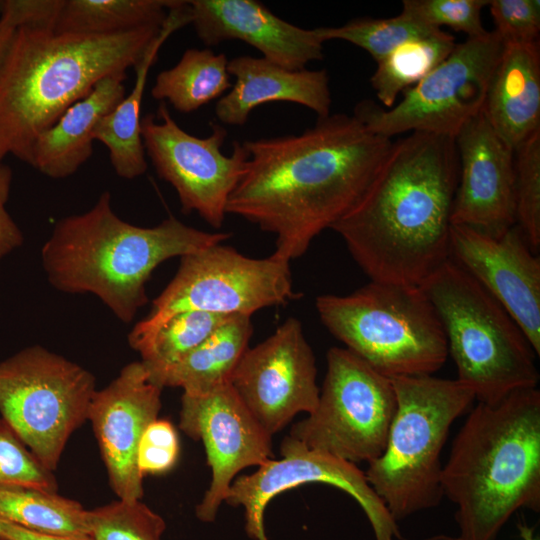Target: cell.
Segmentation results:
<instances>
[{
  "mask_svg": "<svg viewBox=\"0 0 540 540\" xmlns=\"http://www.w3.org/2000/svg\"><path fill=\"white\" fill-rule=\"evenodd\" d=\"M392 142L344 113L298 135L245 140L249 158L227 214L272 233L273 254L290 262L356 204Z\"/></svg>",
  "mask_w": 540,
  "mask_h": 540,
  "instance_id": "obj_1",
  "label": "cell"
},
{
  "mask_svg": "<svg viewBox=\"0 0 540 540\" xmlns=\"http://www.w3.org/2000/svg\"><path fill=\"white\" fill-rule=\"evenodd\" d=\"M458 177L455 138L411 132L392 142L363 195L330 229L371 281L421 286L450 258Z\"/></svg>",
  "mask_w": 540,
  "mask_h": 540,
  "instance_id": "obj_2",
  "label": "cell"
},
{
  "mask_svg": "<svg viewBox=\"0 0 540 540\" xmlns=\"http://www.w3.org/2000/svg\"><path fill=\"white\" fill-rule=\"evenodd\" d=\"M161 27L109 35L18 28L0 66V162L13 155L31 165L38 136L100 80L134 68Z\"/></svg>",
  "mask_w": 540,
  "mask_h": 540,
  "instance_id": "obj_3",
  "label": "cell"
},
{
  "mask_svg": "<svg viewBox=\"0 0 540 540\" xmlns=\"http://www.w3.org/2000/svg\"><path fill=\"white\" fill-rule=\"evenodd\" d=\"M460 540H496L520 509L540 511V391L478 402L455 436L441 476Z\"/></svg>",
  "mask_w": 540,
  "mask_h": 540,
  "instance_id": "obj_4",
  "label": "cell"
},
{
  "mask_svg": "<svg viewBox=\"0 0 540 540\" xmlns=\"http://www.w3.org/2000/svg\"><path fill=\"white\" fill-rule=\"evenodd\" d=\"M229 233L206 232L169 216L153 227L121 219L103 192L86 212L60 219L41 249L47 280L58 291L90 293L124 323L148 302L146 283L161 263L223 243Z\"/></svg>",
  "mask_w": 540,
  "mask_h": 540,
  "instance_id": "obj_5",
  "label": "cell"
},
{
  "mask_svg": "<svg viewBox=\"0 0 540 540\" xmlns=\"http://www.w3.org/2000/svg\"><path fill=\"white\" fill-rule=\"evenodd\" d=\"M444 329L457 380L478 402L493 404L537 388L536 353L505 308L449 258L420 286Z\"/></svg>",
  "mask_w": 540,
  "mask_h": 540,
  "instance_id": "obj_6",
  "label": "cell"
},
{
  "mask_svg": "<svg viewBox=\"0 0 540 540\" xmlns=\"http://www.w3.org/2000/svg\"><path fill=\"white\" fill-rule=\"evenodd\" d=\"M397 408L382 454L366 479L398 522L443 499L442 451L451 426L471 409L473 391L457 379L433 375L390 378Z\"/></svg>",
  "mask_w": 540,
  "mask_h": 540,
  "instance_id": "obj_7",
  "label": "cell"
},
{
  "mask_svg": "<svg viewBox=\"0 0 540 540\" xmlns=\"http://www.w3.org/2000/svg\"><path fill=\"white\" fill-rule=\"evenodd\" d=\"M319 318L352 353L388 378L433 375L449 353L441 320L420 286L371 281L316 298Z\"/></svg>",
  "mask_w": 540,
  "mask_h": 540,
  "instance_id": "obj_8",
  "label": "cell"
},
{
  "mask_svg": "<svg viewBox=\"0 0 540 540\" xmlns=\"http://www.w3.org/2000/svg\"><path fill=\"white\" fill-rule=\"evenodd\" d=\"M173 279L153 300L149 314L128 336L144 350L173 316L191 310L221 315H248L296 298L289 261L274 254L250 258L223 243L180 258Z\"/></svg>",
  "mask_w": 540,
  "mask_h": 540,
  "instance_id": "obj_9",
  "label": "cell"
},
{
  "mask_svg": "<svg viewBox=\"0 0 540 540\" xmlns=\"http://www.w3.org/2000/svg\"><path fill=\"white\" fill-rule=\"evenodd\" d=\"M96 390L90 371L40 345L0 362L1 417L52 472Z\"/></svg>",
  "mask_w": 540,
  "mask_h": 540,
  "instance_id": "obj_10",
  "label": "cell"
},
{
  "mask_svg": "<svg viewBox=\"0 0 540 540\" xmlns=\"http://www.w3.org/2000/svg\"><path fill=\"white\" fill-rule=\"evenodd\" d=\"M326 360L317 406L289 436L350 463H369L382 454L396 412L392 381L346 348H330Z\"/></svg>",
  "mask_w": 540,
  "mask_h": 540,
  "instance_id": "obj_11",
  "label": "cell"
},
{
  "mask_svg": "<svg viewBox=\"0 0 540 540\" xmlns=\"http://www.w3.org/2000/svg\"><path fill=\"white\" fill-rule=\"evenodd\" d=\"M504 43L493 30L456 44L449 56L421 81L405 90L391 108L359 102L354 115L373 133L391 139L404 132L455 138L483 108Z\"/></svg>",
  "mask_w": 540,
  "mask_h": 540,
  "instance_id": "obj_12",
  "label": "cell"
},
{
  "mask_svg": "<svg viewBox=\"0 0 540 540\" xmlns=\"http://www.w3.org/2000/svg\"><path fill=\"white\" fill-rule=\"evenodd\" d=\"M210 127L212 131L207 137L189 134L172 118L165 102L155 114L141 119L145 152L157 175L175 189L183 212H196L219 229L249 155L238 141L233 143L232 153L225 155L222 146L227 130L214 123Z\"/></svg>",
  "mask_w": 540,
  "mask_h": 540,
  "instance_id": "obj_13",
  "label": "cell"
},
{
  "mask_svg": "<svg viewBox=\"0 0 540 540\" xmlns=\"http://www.w3.org/2000/svg\"><path fill=\"white\" fill-rule=\"evenodd\" d=\"M280 452V459H270L254 473L236 477L225 499L231 506L244 508L245 531L251 539L268 540L264 512L276 495L306 483H324L355 499L376 540H403L397 522L356 464L311 449L290 436L283 439Z\"/></svg>",
  "mask_w": 540,
  "mask_h": 540,
  "instance_id": "obj_14",
  "label": "cell"
},
{
  "mask_svg": "<svg viewBox=\"0 0 540 540\" xmlns=\"http://www.w3.org/2000/svg\"><path fill=\"white\" fill-rule=\"evenodd\" d=\"M315 356L302 324L289 317L267 339L248 347L230 384L242 402L271 436L298 413L317 406Z\"/></svg>",
  "mask_w": 540,
  "mask_h": 540,
  "instance_id": "obj_15",
  "label": "cell"
},
{
  "mask_svg": "<svg viewBox=\"0 0 540 540\" xmlns=\"http://www.w3.org/2000/svg\"><path fill=\"white\" fill-rule=\"evenodd\" d=\"M179 427L204 445L212 477L195 514L202 522H213L236 475L275 458L272 436L254 418L230 382L206 392H183Z\"/></svg>",
  "mask_w": 540,
  "mask_h": 540,
  "instance_id": "obj_16",
  "label": "cell"
},
{
  "mask_svg": "<svg viewBox=\"0 0 540 540\" xmlns=\"http://www.w3.org/2000/svg\"><path fill=\"white\" fill-rule=\"evenodd\" d=\"M162 387L141 361L125 365L106 387L96 390L88 410L109 484L118 499L141 500L143 476L137 449L147 426L158 418Z\"/></svg>",
  "mask_w": 540,
  "mask_h": 540,
  "instance_id": "obj_17",
  "label": "cell"
},
{
  "mask_svg": "<svg viewBox=\"0 0 540 540\" xmlns=\"http://www.w3.org/2000/svg\"><path fill=\"white\" fill-rule=\"evenodd\" d=\"M450 258L505 308L539 356L540 258L519 227L492 237L452 224Z\"/></svg>",
  "mask_w": 540,
  "mask_h": 540,
  "instance_id": "obj_18",
  "label": "cell"
},
{
  "mask_svg": "<svg viewBox=\"0 0 540 540\" xmlns=\"http://www.w3.org/2000/svg\"><path fill=\"white\" fill-rule=\"evenodd\" d=\"M455 143L459 177L451 223L499 237L516 225L514 151L482 111L462 127Z\"/></svg>",
  "mask_w": 540,
  "mask_h": 540,
  "instance_id": "obj_19",
  "label": "cell"
},
{
  "mask_svg": "<svg viewBox=\"0 0 540 540\" xmlns=\"http://www.w3.org/2000/svg\"><path fill=\"white\" fill-rule=\"evenodd\" d=\"M190 24L207 46L241 40L263 58L288 70H303L323 58L316 29H304L276 16L256 0H190Z\"/></svg>",
  "mask_w": 540,
  "mask_h": 540,
  "instance_id": "obj_20",
  "label": "cell"
},
{
  "mask_svg": "<svg viewBox=\"0 0 540 540\" xmlns=\"http://www.w3.org/2000/svg\"><path fill=\"white\" fill-rule=\"evenodd\" d=\"M235 78L229 92L218 99L215 114L220 122L242 126L258 106L290 102L314 111L318 118L330 115L329 76L322 70H288L263 57L238 56L228 62Z\"/></svg>",
  "mask_w": 540,
  "mask_h": 540,
  "instance_id": "obj_21",
  "label": "cell"
},
{
  "mask_svg": "<svg viewBox=\"0 0 540 540\" xmlns=\"http://www.w3.org/2000/svg\"><path fill=\"white\" fill-rule=\"evenodd\" d=\"M482 112L512 151L540 131L539 42L504 44Z\"/></svg>",
  "mask_w": 540,
  "mask_h": 540,
  "instance_id": "obj_22",
  "label": "cell"
},
{
  "mask_svg": "<svg viewBox=\"0 0 540 540\" xmlns=\"http://www.w3.org/2000/svg\"><path fill=\"white\" fill-rule=\"evenodd\" d=\"M125 79L126 73L107 76L69 106L36 139L31 166L54 179L74 174L93 154L95 126L126 95Z\"/></svg>",
  "mask_w": 540,
  "mask_h": 540,
  "instance_id": "obj_23",
  "label": "cell"
},
{
  "mask_svg": "<svg viewBox=\"0 0 540 540\" xmlns=\"http://www.w3.org/2000/svg\"><path fill=\"white\" fill-rule=\"evenodd\" d=\"M188 24V2L179 0L169 10L158 35L134 66V87L95 126L93 139L107 147L111 165L121 178L131 180L143 175L147 170L148 163L141 135V104L148 73L165 41Z\"/></svg>",
  "mask_w": 540,
  "mask_h": 540,
  "instance_id": "obj_24",
  "label": "cell"
},
{
  "mask_svg": "<svg viewBox=\"0 0 540 540\" xmlns=\"http://www.w3.org/2000/svg\"><path fill=\"white\" fill-rule=\"evenodd\" d=\"M252 332L251 316H233L180 360L148 373L149 378L162 388L180 387L189 393L206 392L228 383L249 347Z\"/></svg>",
  "mask_w": 540,
  "mask_h": 540,
  "instance_id": "obj_25",
  "label": "cell"
},
{
  "mask_svg": "<svg viewBox=\"0 0 540 540\" xmlns=\"http://www.w3.org/2000/svg\"><path fill=\"white\" fill-rule=\"evenodd\" d=\"M224 53L211 49H187L176 65L161 71L151 88L154 99L190 113L220 99L232 87Z\"/></svg>",
  "mask_w": 540,
  "mask_h": 540,
  "instance_id": "obj_26",
  "label": "cell"
},
{
  "mask_svg": "<svg viewBox=\"0 0 540 540\" xmlns=\"http://www.w3.org/2000/svg\"><path fill=\"white\" fill-rule=\"evenodd\" d=\"M0 522L49 535H90L89 510L78 501L24 485L0 484Z\"/></svg>",
  "mask_w": 540,
  "mask_h": 540,
  "instance_id": "obj_27",
  "label": "cell"
},
{
  "mask_svg": "<svg viewBox=\"0 0 540 540\" xmlns=\"http://www.w3.org/2000/svg\"><path fill=\"white\" fill-rule=\"evenodd\" d=\"M179 0H64L54 31L109 35L162 26Z\"/></svg>",
  "mask_w": 540,
  "mask_h": 540,
  "instance_id": "obj_28",
  "label": "cell"
},
{
  "mask_svg": "<svg viewBox=\"0 0 540 540\" xmlns=\"http://www.w3.org/2000/svg\"><path fill=\"white\" fill-rule=\"evenodd\" d=\"M456 44L455 38L441 29L398 46L376 63L370 83L384 108H391L400 94L433 71Z\"/></svg>",
  "mask_w": 540,
  "mask_h": 540,
  "instance_id": "obj_29",
  "label": "cell"
},
{
  "mask_svg": "<svg viewBox=\"0 0 540 540\" xmlns=\"http://www.w3.org/2000/svg\"><path fill=\"white\" fill-rule=\"evenodd\" d=\"M320 39L343 40L367 51L376 63L398 46L433 35L441 29L428 26L401 11L390 18H358L339 27L315 28Z\"/></svg>",
  "mask_w": 540,
  "mask_h": 540,
  "instance_id": "obj_30",
  "label": "cell"
},
{
  "mask_svg": "<svg viewBox=\"0 0 540 540\" xmlns=\"http://www.w3.org/2000/svg\"><path fill=\"white\" fill-rule=\"evenodd\" d=\"M231 317L197 310L181 312L159 329L139 353L140 361L148 373L164 369L198 347Z\"/></svg>",
  "mask_w": 540,
  "mask_h": 540,
  "instance_id": "obj_31",
  "label": "cell"
},
{
  "mask_svg": "<svg viewBox=\"0 0 540 540\" xmlns=\"http://www.w3.org/2000/svg\"><path fill=\"white\" fill-rule=\"evenodd\" d=\"M90 535L95 540H161L164 519L141 500H116L89 510Z\"/></svg>",
  "mask_w": 540,
  "mask_h": 540,
  "instance_id": "obj_32",
  "label": "cell"
},
{
  "mask_svg": "<svg viewBox=\"0 0 540 540\" xmlns=\"http://www.w3.org/2000/svg\"><path fill=\"white\" fill-rule=\"evenodd\" d=\"M516 225L530 248L540 247V131L514 151Z\"/></svg>",
  "mask_w": 540,
  "mask_h": 540,
  "instance_id": "obj_33",
  "label": "cell"
},
{
  "mask_svg": "<svg viewBox=\"0 0 540 540\" xmlns=\"http://www.w3.org/2000/svg\"><path fill=\"white\" fill-rule=\"evenodd\" d=\"M0 484L24 485L57 492L53 472L47 469L0 416Z\"/></svg>",
  "mask_w": 540,
  "mask_h": 540,
  "instance_id": "obj_34",
  "label": "cell"
},
{
  "mask_svg": "<svg viewBox=\"0 0 540 540\" xmlns=\"http://www.w3.org/2000/svg\"><path fill=\"white\" fill-rule=\"evenodd\" d=\"M487 0H404L402 11L431 27L448 26L467 38L481 37L484 28L481 13Z\"/></svg>",
  "mask_w": 540,
  "mask_h": 540,
  "instance_id": "obj_35",
  "label": "cell"
},
{
  "mask_svg": "<svg viewBox=\"0 0 540 540\" xmlns=\"http://www.w3.org/2000/svg\"><path fill=\"white\" fill-rule=\"evenodd\" d=\"M488 6L495 25L494 31L504 44L538 42L539 0H491Z\"/></svg>",
  "mask_w": 540,
  "mask_h": 540,
  "instance_id": "obj_36",
  "label": "cell"
},
{
  "mask_svg": "<svg viewBox=\"0 0 540 540\" xmlns=\"http://www.w3.org/2000/svg\"><path fill=\"white\" fill-rule=\"evenodd\" d=\"M179 439L173 424L166 419H155L142 434L137 449V467L141 475L164 474L176 464Z\"/></svg>",
  "mask_w": 540,
  "mask_h": 540,
  "instance_id": "obj_37",
  "label": "cell"
},
{
  "mask_svg": "<svg viewBox=\"0 0 540 540\" xmlns=\"http://www.w3.org/2000/svg\"><path fill=\"white\" fill-rule=\"evenodd\" d=\"M64 0H0V22L16 31L24 26L54 29Z\"/></svg>",
  "mask_w": 540,
  "mask_h": 540,
  "instance_id": "obj_38",
  "label": "cell"
},
{
  "mask_svg": "<svg viewBox=\"0 0 540 540\" xmlns=\"http://www.w3.org/2000/svg\"><path fill=\"white\" fill-rule=\"evenodd\" d=\"M13 172L8 165L0 163V260L23 244L24 236L9 214L8 202Z\"/></svg>",
  "mask_w": 540,
  "mask_h": 540,
  "instance_id": "obj_39",
  "label": "cell"
},
{
  "mask_svg": "<svg viewBox=\"0 0 540 540\" xmlns=\"http://www.w3.org/2000/svg\"><path fill=\"white\" fill-rule=\"evenodd\" d=\"M0 537L6 540H95L90 535L75 537L43 534L4 522H0Z\"/></svg>",
  "mask_w": 540,
  "mask_h": 540,
  "instance_id": "obj_40",
  "label": "cell"
},
{
  "mask_svg": "<svg viewBox=\"0 0 540 540\" xmlns=\"http://www.w3.org/2000/svg\"><path fill=\"white\" fill-rule=\"evenodd\" d=\"M15 31L9 29L0 22V66L7 53L10 42L13 38Z\"/></svg>",
  "mask_w": 540,
  "mask_h": 540,
  "instance_id": "obj_41",
  "label": "cell"
},
{
  "mask_svg": "<svg viewBox=\"0 0 540 540\" xmlns=\"http://www.w3.org/2000/svg\"><path fill=\"white\" fill-rule=\"evenodd\" d=\"M517 528L522 540H539L534 537V529L524 523H518Z\"/></svg>",
  "mask_w": 540,
  "mask_h": 540,
  "instance_id": "obj_42",
  "label": "cell"
},
{
  "mask_svg": "<svg viewBox=\"0 0 540 540\" xmlns=\"http://www.w3.org/2000/svg\"><path fill=\"white\" fill-rule=\"evenodd\" d=\"M423 540H460V538L458 536L453 537V536H449V535L439 534V535H435V536L425 538Z\"/></svg>",
  "mask_w": 540,
  "mask_h": 540,
  "instance_id": "obj_43",
  "label": "cell"
},
{
  "mask_svg": "<svg viewBox=\"0 0 540 540\" xmlns=\"http://www.w3.org/2000/svg\"><path fill=\"white\" fill-rule=\"evenodd\" d=\"M0 540H6V539L0 537Z\"/></svg>",
  "mask_w": 540,
  "mask_h": 540,
  "instance_id": "obj_44",
  "label": "cell"
}]
</instances>
